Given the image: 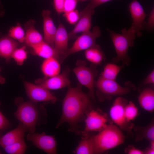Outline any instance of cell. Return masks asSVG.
I'll return each instance as SVG.
<instances>
[{
	"instance_id": "14",
	"label": "cell",
	"mask_w": 154,
	"mask_h": 154,
	"mask_svg": "<svg viewBox=\"0 0 154 154\" xmlns=\"http://www.w3.org/2000/svg\"><path fill=\"white\" fill-rule=\"evenodd\" d=\"M132 20L131 26L135 30L138 37L141 35L140 31L143 28V21L146 15L140 4L137 0H133L129 6Z\"/></svg>"
},
{
	"instance_id": "2",
	"label": "cell",
	"mask_w": 154,
	"mask_h": 154,
	"mask_svg": "<svg viewBox=\"0 0 154 154\" xmlns=\"http://www.w3.org/2000/svg\"><path fill=\"white\" fill-rule=\"evenodd\" d=\"M15 103L17 109L14 116L26 127L29 133H35L37 125L44 121L46 114L43 107L31 100L24 102L20 98Z\"/></svg>"
},
{
	"instance_id": "26",
	"label": "cell",
	"mask_w": 154,
	"mask_h": 154,
	"mask_svg": "<svg viewBox=\"0 0 154 154\" xmlns=\"http://www.w3.org/2000/svg\"><path fill=\"white\" fill-rule=\"evenodd\" d=\"M123 66L114 63H108L104 66L100 77L106 79L115 80Z\"/></svg>"
},
{
	"instance_id": "40",
	"label": "cell",
	"mask_w": 154,
	"mask_h": 154,
	"mask_svg": "<svg viewBox=\"0 0 154 154\" xmlns=\"http://www.w3.org/2000/svg\"><path fill=\"white\" fill-rule=\"evenodd\" d=\"M5 82V79L3 77L0 75V84H3Z\"/></svg>"
},
{
	"instance_id": "35",
	"label": "cell",
	"mask_w": 154,
	"mask_h": 154,
	"mask_svg": "<svg viewBox=\"0 0 154 154\" xmlns=\"http://www.w3.org/2000/svg\"><path fill=\"white\" fill-rule=\"evenodd\" d=\"M146 26L149 30H153L154 27V10L153 9L149 15L148 19L147 22L146 23Z\"/></svg>"
},
{
	"instance_id": "8",
	"label": "cell",
	"mask_w": 154,
	"mask_h": 154,
	"mask_svg": "<svg viewBox=\"0 0 154 154\" xmlns=\"http://www.w3.org/2000/svg\"><path fill=\"white\" fill-rule=\"evenodd\" d=\"M127 103L123 98L118 97L111 107L109 114L112 121L121 130L131 133L133 125L127 121L125 116L124 107Z\"/></svg>"
},
{
	"instance_id": "15",
	"label": "cell",
	"mask_w": 154,
	"mask_h": 154,
	"mask_svg": "<svg viewBox=\"0 0 154 154\" xmlns=\"http://www.w3.org/2000/svg\"><path fill=\"white\" fill-rule=\"evenodd\" d=\"M50 11L48 10L42 11L43 19V40L54 48V39L56 32V28L50 16Z\"/></svg>"
},
{
	"instance_id": "28",
	"label": "cell",
	"mask_w": 154,
	"mask_h": 154,
	"mask_svg": "<svg viewBox=\"0 0 154 154\" xmlns=\"http://www.w3.org/2000/svg\"><path fill=\"white\" fill-rule=\"evenodd\" d=\"M8 36L19 43H22L24 42L25 32L20 24L18 23L10 29Z\"/></svg>"
},
{
	"instance_id": "41",
	"label": "cell",
	"mask_w": 154,
	"mask_h": 154,
	"mask_svg": "<svg viewBox=\"0 0 154 154\" xmlns=\"http://www.w3.org/2000/svg\"><path fill=\"white\" fill-rule=\"evenodd\" d=\"M79 0V1H85L86 0Z\"/></svg>"
},
{
	"instance_id": "22",
	"label": "cell",
	"mask_w": 154,
	"mask_h": 154,
	"mask_svg": "<svg viewBox=\"0 0 154 154\" xmlns=\"http://www.w3.org/2000/svg\"><path fill=\"white\" fill-rule=\"evenodd\" d=\"M31 48L36 55L45 59L50 57L59 59L54 48L44 40Z\"/></svg>"
},
{
	"instance_id": "18",
	"label": "cell",
	"mask_w": 154,
	"mask_h": 154,
	"mask_svg": "<svg viewBox=\"0 0 154 154\" xmlns=\"http://www.w3.org/2000/svg\"><path fill=\"white\" fill-rule=\"evenodd\" d=\"M35 22L30 20L24 25L25 36L24 42L27 46L31 47L43 40L40 33L35 27Z\"/></svg>"
},
{
	"instance_id": "4",
	"label": "cell",
	"mask_w": 154,
	"mask_h": 154,
	"mask_svg": "<svg viewBox=\"0 0 154 154\" xmlns=\"http://www.w3.org/2000/svg\"><path fill=\"white\" fill-rule=\"evenodd\" d=\"M108 30L116 54V56L113 59V62L116 63L121 61L122 66H128L130 58L128 52L129 47H133L134 43V40L136 34L135 30L131 26L127 30L122 29L121 34L110 29Z\"/></svg>"
},
{
	"instance_id": "11",
	"label": "cell",
	"mask_w": 154,
	"mask_h": 154,
	"mask_svg": "<svg viewBox=\"0 0 154 154\" xmlns=\"http://www.w3.org/2000/svg\"><path fill=\"white\" fill-rule=\"evenodd\" d=\"M107 118L100 112L94 110L89 111L87 114L85 128L82 133L83 137L89 135V133L93 131H100L108 125Z\"/></svg>"
},
{
	"instance_id": "34",
	"label": "cell",
	"mask_w": 154,
	"mask_h": 154,
	"mask_svg": "<svg viewBox=\"0 0 154 154\" xmlns=\"http://www.w3.org/2000/svg\"><path fill=\"white\" fill-rule=\"evenodd\" d=\"M9 125V121L0 111V131L6 129Z\"/></svg>"
},
{
	"instance_id": "12",
	"label": "cell",
	"mask_w": 154,
	"mask_h": 154,
	"mask_svg": "<svg viewBox=\"0 0 154 154\" xmlns=\"http://www.w3.org/2000/svg\"><path fill=\"white\" fill-rule=\"evenodd\" d=\"M69 70L66 69L61 74L49 78H39L35 80V84L48 90H57L69 86Z\"/></svg>"
},
{
	"instance_id": "9",
	"label": "cell",
	"mask_w": 154,
	"mask_h": 154,
	"mask_svg": "<svg viewBox=\"0 0 154 154\" xmlns=\"http://www.w3.org/2000/svg\"><path fill=\"white\" fill-rule=\"evenodd\" d=\"M24 86L26 94L31 101L37 103L46 102L54 103L57 100L56 97L48 90L40 85L25 81Z\"/></svg>"
},
{
	"instance_id": "31",
	"label": "cell",
	"mask_w": 154,
	"mask_h": 154,
	"mask_svg": "<svg viewBox=\"0 0 154 154\" xmlns=\"http://www.w3.org/2000/svg\"><path fill=\"white\" fill-rule=\"evenodd\" d=\"M64 16L67 21L70 24H75L79 20L80 16L78 10H74L64 13Z\"/></svg>"
},
{
	"instance_id": "24",
	"label": "cell",
	"mask_w": 154,
	"mask_h": 154,
	"mask_svg": "<svg viewBox=\"0 0 154 154\" xmlns=\"http://www.w3.org/2000/svg\"><path fill=\"white\" fill-rule=\"evenodd\" d=\"M73 153L76 154H95L94 144L91 137H83Z\"/></svg>"
},
{
	"instance_id": "3",
	"label": "cell",
	"mask_w": 154,
	"mask_h": 154,
	"mask_svg": "<svg viewBox=\"0 0 154 154\" xmlns=\"http://www.w3.org/2000/svg\"><path fill=\"white\" fill-rule=\"evenodd\" d=\"M95 154L102 153L123 144L125 136L117 126L108 125L97 135L91 136Z\"/></svg>"
},
{
	"instance_id": "10",
	"label": "cell",
	"mask_w": 154,
	"mask_h": 154,
	"mask_svg": "<svg viewBox=\"0 0 154 154\" xmlns=\"http://www.w3.org/2000/svg\"><path fill=\"white\" fill-rule=\"evenodd\" d=\"M27 140L32 143L37 148L48 154L57 153V143L54 136L46 135L44 132L41 133H29Z\"/></svg>"
},
{
	"instance_id": "42",
	"label": "cell",
	"mask_w": 154,
	"mask_h": 154,
	"mask_svg": "<svg viewBox=\"0 0 154 154\" xmlns=\"http://www.w3.org/2000/svg\"><path fill=\"white\" fill-rule=\"evenodd\" d=\"M1 152H0V154H1Z\"/></svg>"
},
{
	"instance_id": "1",
	"label": "cell",
	"mask_w": 154,
	"mask_h": 154,
	"mask_svg": "<svg viewBox=\"0 0 154 154\" xmlns=\"http://www.w3.org/2000/svg\"><path fill=\"white\" fill-rule=\"evenodd\" d=\"M91 107L89 96L82 90L80 86H69L63 100L62 114L56 127L66 122L70 125V130H76L78 123Z\"/></svg>"
},
{
	"instance_id": "36",
	"label": "cell",
	"mask_w": 154,
	"mask_h": 154,
	"mask_svg": "<svg viewBox=\"0 0 154 154\" xmlns=\"http://www.w3.org/2000/svg\"><path fill=\"white\" fill-rule=\"evenodd\" d=\"M111 0H91L86 7L91 9H94L98 6Z\"/></svg>"
},
{
	"instance_id": "16",
	"label": "cell",
	"mask_w": 154,
	"mask_h": 154,
	"mask_svg": "<svg viewBox=\"0 0 154 154\" xmlns=\"http://www.w3.org/2000/svg\"><path fill=\"white\" fill-rule=\"evenodd\" d=\"M68 33L63 24L60 22L57 28L54 39V48L58 55L60 56L66 52L68 49Z\"/></svg>"
},
{
	"instance_id": "39",
	"label": "cell",
	"mask_w": 154,
	"mask_h": 154,
	"mask_svg": "<svg viewBox=\"0 0 154 154\" xmlns=\"http://www.w3.org/2000/svg\"><path fill=\"white\" fill-rule=\"evenodd\" d=\"M144 153L145 154H154V142L150 143V147L147 148L144 151Z\"/></svg>"
},
{
	"instance_id": "32",
	"label": "cell",
	"mask_w": 154,
	"mask_h": 154,
	"mask_svg": "<svg viewBox=\"0 0 154 154\" xmlns=\"http://www.w3.org/2000/svg\"><path fill=\"white\" fill-rule=\"evenodd\" d=\"M79 0H65L64 4L63 13L68 12L75 9Z\"/></svg>"
},
{
	"instance_id": "25",
	"label": "cell",
	"mask_w": 154,
	"mask_h": 154,
	"mask_svg": "<svg viewBox=\"0 0 154 154\" xmlns=\"http://www.w3.org/2000/svg\"><path fill=\"white\" fill-rule=\"evenodd\" d=\"M84 54L86 58L94 64H100L104 58V54L100 46L86 50Z\"/></svg>"
},
{
	"instance_id": "21",
	"label": "cell",
	"mask_w": 154,
	"mask_h": 154,
	"mask_svg": "<svg viewBox=\"0 0 154 154\" xmlns=\"http://www.w3.org/2000/svg\"><path fill=\"white\" fill-rule=\"evenodd\" d=\"M139 104L146 111L153 113L154 110V91L151 88L144 89L138 97Z\"/></svg>"
},
{
	"instance_id": "27",
	"label": "cell",
	"mask_w": 154,
	"mask_h": 154,
	"mask_svg": "<svg viewBox=\"0 0 154 154\" xmlns=\"http://www.w3.org/2000/svg\"><path fill=\"white\" fill-rule=\"evenodd\" d=\"M27 147L24 138H23L3 148L5 151L8 154H23L25 153Z\"/></svg>"
},
{
	"instance_id": "38",
	"label": "cell",
	"mask_w": 154,
	"mask_h": 154,
	"mask_svg": "<svg viewBox=\"0 0 154 154\" xmlns=\"http://www.w3.org/2000/svg\"><path fill=\"white\" fill-rule=\"evenodd\" d=\"M125 151L128 154H144L143 151L132 146H130L126 148Z\"/></svg>"
},
{
	"instance_id": "17",
	"label": "cell",
	"mask_w": 154,
	"mask_h": 154,
	"mask_svg": "<svg viewBox=\"0 0 154 154\" xmlns=\"http://www.w3.org/2000/svg\"><path fill=\"white\" fill-rule=\"evenodd\" d=\"M27 131L26 127L19 122L16 128L7 132L0 138V145L3 148L24 138Z\"/></svg>"
},
{
	"instance_id": "33",
	"label": "cell",
	"mask_w": 154,
	"mask_h": 154,
	"mask_svg": "<svg viewBox=\"0 0 154 154\" xmlns=\"http://www.w3.org/2000/svg\"><path fill=\"white\" fill-rule=\"evenodd\" d=\"M65 0H53V5L56 12L58 14L63 13Z\"/></svg>"
},
{
	"instance_id": "20",
	"label": "cell",
	"mask_w": 154,
	"mask_h": 154,
	"mask_svg": "<svg viewBox=\"0 0 154 154\" xmlns=\"http://www.w3.org/2000/svg\"><path fill=\"white\" fill-rule=\"evenodd\" d=\"M41 69L45 77L49 78L59 74L60 66L57 59L50 57L45 59L42 63Z\"/></svg>"
},
{
	"instance_id": "23",
	"label": "cell",
	"mask_w": 154,
	"mask_h": 154,
	"mask_svg": "<svg viewBox=\"0 0 154 154\" xmlns=\"http://www.w3.org/2000/svg\"><path fill=\"white\" fill-rule=\"evenodd\" d=\"M136 140L141 141L145 139L150 142L154 141V124L153 121L147 126L135 127Z\"/></svg>"
},
{
	"instance_id": "19",
	"label": "cell",
	"mask_w": 154,
	"mask_h": 154,
	"mask_svg": "<svg viewBox=\"0 0 154 154\" xmlns=\"http://www.w3.org/2000/svg\"><path fill=\"white\" fill-rule=\"evenodd\" d=\"M19 42L9 36L0 38V57L9 61L11 58L14 50L18 47Z\"/></svg>"
},
{
	"instance_id": "7",
	"label": "cell",
	"mask_w": 154,
	"mask_h": 154,
	"mask_svg": "<svg viewBox=\"0 0 154 154\" xmlns=\"http://www.w3.org/2000/svg\"><path fill=\"white\" fill-rule=\"evenodd\" d=\"M84 61H78L73 71L80 84L88 89L91 98L95 101L94 79L97 75V71L95 68L88 67Z\"/></svg>"
},
{
	"instance_id": "6",
	"label": "cell",
	"mask_w": 154,
	"mask_h": 154,
	"mask_svg": "<svg viewBox=\"0 0 154 154\" xmlns=\"http://www.w3.org/2000/svg\"><path fill=\"white\" fill-rule=\"evenodd\" d=\"M101 34L100 29L98 26L94 27L92 31H89L82 33L76 39L72 46L60 56V59L62 61L71 54L99 46L96 44V38L101 36Z\"/></svg>"
},
{
	"instance_id": "30",
	"label": "cell",
	"mask_w": 154,
	"mask_h": 154,
	"mask_svg": "<svg viewBox=\"0 0 154 154\" xmlns=\"http://www.w3.org/2000/svg\"><path fill=\"white\" fill-rule=\"evenodd\" d=\"M124 112L126 119L129 122L134 119L138 114L137 108L131 101H129L125 105Z\"/></svg>"
},
{
	"instance_id": "37",
	"label": "cell",
	"mask_w": 154,
	"mask_h": 154,
	"mask_svg": "<svg viewBox=\"0 0 154 154\" xmlns=\"http://www.w3.org/2000/svg\"><path fill=\"white\" fill-rule=\"evenodd\" d=\"M154 84V70L153 69L142 82L143 85Z\"/></svg>"
},
{
	"instance_id": "29",
	"label": "cell",
	"mask_w": 154,
	"mask_h": 154,
	"mask_svg": "<svg viewBox=\"0 0 154 154\" xmlns=\"http://www.w3.org/2000/svg\"><path fill=\"white\" fill-rule=\"evenodd\" d=\"M27 54L26 46H23L19 48H17L13 52L11 58L13 59L18 65L21 66L27 59Z\"/></svg>"
},
{
	"instance_id": "5",
	"label": "cell",
	"mask_w": 154,
	"mask_h": 154,
	"mask_svg": "<svg viewBox=\"0 0 154 154\" xmlns=\"http://www.w3.org/2000/svg\"><path fill=\"white\" fill-rule=\"evenodd\" d=\"M97 94L100 100H110L113 96H121L129 93L135 88L134 85L131 82L125 83L122 86L115 80L103 78L100 77L95 83Z\"/></svg>"
},
{
	"instance_id": "13",
	"label": "cell",
	"mask_w": 154,
	"mask_h": 154,
	"mask_svg": "<svg viewBox=\"0 0 154 154\" xmlns=\"http://www.w3.org/2000/svg\"><path fill=\"white\" fill-rule=\"evenodd\" d=\"M94 13V9L86 7L83 11L79 12L80 17L79 20L73 29L68 33L69 39L74 38L79 33L90 31L92 25V17Z\"/></svg>"
}]
</instances>
